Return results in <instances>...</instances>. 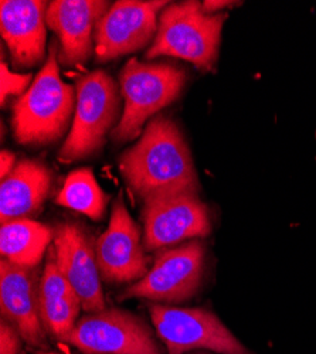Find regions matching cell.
<instances>
[{
	"label": "cell",
	"instance_id": "obj_1",
	"mask_svg": "<svg viewBox=\"0 0 316 354\" xmlns=\"http://www.w3.org/2000/svg\"><path fill=\"white\" fill-rule=\"evenodd\" d=\"M120 170L143 203L200 192L186 138L179 125L165 115L152 118L138 142L122 153Z\"/></svg>",
	"mask_w": 316,
	"mask_h": 354
},
{
	"label": "cell",
	"instance_id": "obj_2",
	"mask_svg": "<svg viewBox=\"0 0 316 354\" xmlns=\"http://www.w3.org/2000/svg\"><path fill=\"white\" fill-rule=\"evenodd\" d=\"M75 102L74 86L60 75L59 48L51 44L44 66L13 105L15 139L24 146H44L62 139L74 118Z\"/></svg>",
	"mask_w": 316,
	"mask_h": 354
},
{
	"label": "cell",
	"instance_id": "obj_3",
	"mask_svg": "<svg viewBox=\"0 0 316 354\" xmlns=\"http://www.w3.org/2000/svg\"><path fill=\"white\" fill-rule=\"evenodd\" d=\"M225 19L224 13H206L202 3L194 0L166 6L159 16L158 32L145 60L175 57L198 70L212 71L219 58Z\"/></svg>",
	"mask_w": 316,
	"mask_h": 354
},
{
	"label": "cell",
	"instance_id": "obj_4",
	"mask_svg": "<svg viewBox=\"0 0 316 354\" xmlns=\"http://www.w3.org/2000/svg\"><path fill=\"white\" fill-rule=\"evenodd\" d=\"M186 81V71L176 66L129 60L120 73L125 104L120 122L111 133L112 140L125 143L136 139L152 116L179 98Z\"/></svg>",
	"mask_w": 316,
	"mask_h": 354
},
{
	"label": "cell",
	"instance_id": "obj_5",
	"mask_svg": "<svg viewBox=\"0 0 316 354\" xmlns=\"http://www.w3.org/2000/svg\"><path fill=\"white\" fill-rule=\"evenodd\" d=\"M75 111L60 160H82L100 151L108 133L118 125V85L104 70L82 75L75 85Z\"/></svg>",
	"mask_w": 316,
	"mask_h": 354
},
{
	"label": "cell",
	"instance_id": "obj_6",
	"mask_svg": "<svg viewBox=\"0 0 316 354\" xmlns=\"http://www.w3.org/2000/svg\"><path fill=\"white\" fill-rule=\"evenodd\" d=\"M205 252V245L198 240L160 250L148 274L128 286L121 298L148 299L159 305H176L192 299L203 281Z\"/></svg>",
	"mask_w": 316,
	"mask_h": 354
},
{
	"label": "cell",
	"instance_id": "obj_7",
	"mask_svg": "<svg viewBox=\"0 0 316 354\" xmlns=\"http://www.w3.org/2000/svg\"><path fill=\"white\" fill-rule=\"evenodd\" d=\"M151 317L169 354L207 348L220 354H251L212 312L200 308L154 305Z\"/></svg>",
	"mask_w": 316,
	"mask_h": 354
},
{
	"label": "cell",
	"instance_id": "obj_8",
	"mask_svg": "<svg viewBox=\"0 0 316 354\" xmlns=\"http://www.w3.org/2000/svg\"><path fill=\"white\" fill-rule=\"evenodd\" d=\"M67 343L84 354H162L148 324L122 309L84 316Z\"/></svg>",
	"mask_w": 316,
	"mask_h": 354
},
{
	"label": "cell",
	"instance_id": "obj_9",
	"mask_svg": "<svg viewBox=\"0 0 316 354\" xmlns=\"http://www.w3.org/2000/svg\"><path fill=\"white\" fill-rule=\"evenodd\" d=\"M163 0H118L101 17L95 28V62L108 63L139 51L154 41Z\"/></svg>",
	"mask_w": 316,
	"mask_h": 354
},
{
	"label": "cell",
	"instance_id": "obj_10",
	"mask_svg": "<svg viewBox=\"0 0 316 354\" xmlns=\"http://www.w3.org/2000/svg\"><path fill=\"white\" fill-rule=\"evenodd\" d=\"M143 248L147 252L203 239L212 232L207 205L198 194H178L143 203Z\"/></svg>",
	"mask_w": 316,
	"mask_h": 354
},
{
	"label": "cell",
	"instance_id": "obj_11",
	"mask_svg": "<svg viewBox=\"0 0 316 354\" xmlns=\"http://www.w3.org/2000/svg\"><path fill=\"white\" fill-rule=\"evenodd\" d=\"M145 252L139 227L120 193L112 204L109 224L95 243L101 279L108 283L140 281L149 271Z\"/></svg>",
	"mask_w": 316,
	"mask_h": 354
},
{
	"label": "cell",
	"instance_id": "obj_12",
	"mask_svg": "<svg viewBox=\"0 0 316 354\" xmlns=\"http://www.w3.org/2000/svg\"><path fill=\"white\" fill-rule=\"evenodd\" d=\"M53 250L62 274L78 295L82 310H105L95 244L87 230L78 223L59 224L54 228Z\"/></svg>",
	"mask_w": 316,
	"mask_h": 354
},
{
	"label": "cell",
	"instance_id": "obj_13",
	"mask_svg": "<svg viewBox=\"0 0 316 354\" xmlns=\"http://www.w3.org/2000/svg\"><path fill=\"white\" fill-rule=\"evenodd\" d=\"M111 8L104 0H54L47 6V27L60 41L59 62L66 67L87 64L95 50V28Z\"/></svg>",
	"mask_w": 316,
	"mask_h": 354
},
{
	"label": "cell",
	"instance_id": "obj_14",
	"mask_svg": "<svg viewBox=\"0 0 316 354\" xmlns=\"http://www.w3.org/2000/svg\"><path fill=\"white\" fill-rule=\"evenodd\" d=\"M40 278L37 268L0 262V308L3 319L19 330L23 340L37 348L47 346L40 316Z\"/></svg>",
	"mask_w": 316,
	"mask_h": 354
},
{
	"label": "cell",
	"instance_id": "obj_15",
	"mask_svg": "<svg viewBox=\"0 0 316 354\" xmlns=\"http://www.w3.org/2000/svg\"><path fill=\"white\" fill-rule=\"evenodd\" d=\"M47 6L41 0L0 2V32L15 68H32L44 60Z\"/></svg>",
	"mask_w": 316,
	"mask_h": 354
},
{
	"label": "cell",
	"instance_id": "obj_16",
	"mask_svg": "<svg viewBox=\"0 0 316 354\" xmlns=\"http://www.w3.org/2000/svg\"><path fill=\"white\" fill-rule=\"evenodd\" d=\"M51 170L41 162L23 159L0 186L2 224L30 218L41 212L51 190Z\"/></svg>",
	"mask_w": 316,
	"mask_h": 354
},
{
	"label": "cell",
	"instance_id": "obj_17",
	"mask_svg": "<svg viewBox=\"0 0 316 354\" xmlns=\"http://www.w3.org/2000/svg\"><path fill=\"white\" fill-rule=\"evenodd\" d=\"M48 254L40 278V316L46 333L60 342H68L82 305L57 265L54 250L51 248Z\"/></svg>",
	"mask_w": 316,
	"mask_h": 354
},
{
	"label": "cell",
	"instance_id": "obj_18",
	"mask_svg": "<svg viewBox=\"0 0 316 354\" xmlns=\"http://www.w3.org/2000/svg\"><path fill=\"white\" fill-rule=\"evenodd\" d=\"M51 241L54 230L30 218L15 220L0 228L2 258L20 267L37 268Z\"/></svg>",
	"mask_w": 316,
	"mask_h": 354
},
{
	"label": "cell",
	"instance_id": "obj_19",
	"mask_svg": "<svg viewBox=\"0 0 316 354\" xmlns=\"http://www.w3.org/2000/svg\"><path fill=\"white\" fill-rule=\"evenodd\" d=\"M109 196L100 187L90 167L71 171L55 197V203L66 209L87 216L94 221L104 218Z\"/></svg>",
	"mask_w": 316,
	"mask_h": 354
},
{
	"label": "cell",
	"instance_id": "obj_20",
	"mask_svg": "<svg viewBox=\"0 0 316 354\" xmlns=\"http://www.w3.org/2000/svg\"><path fill=\"white\" fill-rule=\"evenodd\" d=\"M0 75H2V91H0V98H2V105H5L6 98L10 95H23L32 82V74H20L9 70L8 64L2 62L0 64Z\"/></svg>",
	"mask_w": 316,
	"mask_h": 354
},
{
	"label": "cell",
	"instance_id": "obj_21",
	"mask_svg": "<svg viewBox=\"0 0 316 354\" xmlns=\"http://www.w3.org/2000/svg\"><path fill=\"white\" fill-rule=\"evenodd\" d=\"M21 335L8 320L0 323V354H19L21 348Z\"/></svg>",
	"mask_w": 316,
	"mask_h": 354
},
{
	"label": "cell",
	"instance_id": "obj_22",
	"mask_svg": "<svg viewBox=\"0 0 316 354\" xmlns=\"http://www.w3.org/2000/svg\"><path fill=\"white\" fill-rule=\"evenodd\" d=\"M16 165L17 162H16L15 153L9 151H2V153H0V177H2V180H5L6 177L13 171Z\"/></svg>",
	"mask_w": 316,
	"mask_h": 354
},
{
	"label": "cell",
	"instance_id": "obj_23",
	"mask_svg": "<svg viewBox=\"0 0 316 354\" xmlns=\"http://www.w3.org/2000/svg\"><path fill=\"white\" fill-rule=\"evenodd\" d=\"M36 354H60V353H55V351H43V350H39V351H36Z\"/></svg>",
	"mask_w": 316,
	"mask_h": 354
},
{
	"label": "cell",
	"instance_id": "obj_24",
	"mask_svg": "<svg viewBox=\"0 0 316 354\" xmlns=\"http://www.w3.org/2000/svg\"><path fill=\"white\" fill-rule=\"evenodd\" d=\"M196 354H210V353H196Z\"/></svg>",
	"mask_w": 316,
	"mask_h": 354
}]
</instances>
